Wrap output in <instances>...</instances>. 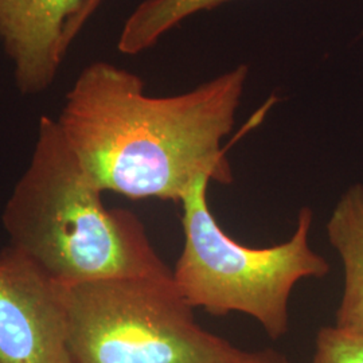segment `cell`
Listing matches in <instances>:
<instances>
[{
    "instance_id": "6da1fadb",
    "label": "cell",
    "mask_w": 363,
    "mask_h": 363,
    "mask_svg": "<svg viewBox=\"0 0 363 363\" xmlns=\"http://www.w3.org/2000/svg\"><path fill=\"white\" fill-rule=\"evenodd\" d=\"M247 79V66H237L193 91L152 97L135 73L97 61L79 73L57 123L103 193L181 203L201 178L233 183L222 143Z\"/></svg>"
},
{
    "instance_id": "7a4b0ae2",
    "label": "cell",
    "mask_w": 363,
    "mask_h": 363,
    "mask_svg": "<svg viewBox=\"0 0 363 363\" xmlns=\"http://www.w3.org/2000/svg\"><path fill=\"white\" fill-rule=\"evenodd\" d=\"M101 195L57 120L40 117L31 160L3 211L10 245L64 286L172 277L139 218L105 208Z\"/></svg>"
},
{
    "instance_id": "3957f363",
    "label": "cell",
    "mask_w": 363,
    "mask_h": 363,
    "mask_svg": "<svg viewBox=\"0 0 363 363\" xmlns=\"http://www.w3.org/2000/svg\"><path fill=\"white\" fill-rule=\"evenodd\" d=\"M208 178L183 196V247L172 269L182 296L213 316L244 313L277 340L289 328V298L304 279L330 273L328 261L310 245L313 211L303 206L296 229L281 244L242 245L225 233L208 206Z\"/></svg>"
},
{
    "instance_id": "277c9868",
    "label": "cell",
    "mask_w": 363,
    "mask_h": 363,
    "mask_svg": "<svg viewBox=\"0 0 363 363\" xmlns=\"http://www.w3.org/2000/svg\"><path fill=\"white\" fill-rule=\"evenodd\" d=\"M73 363H294L205 330L172 277L64 286Z\"/></svg>"
},
{
    "instance_id": "5b68a950",
    "label": "cell",
    "mask_w": 363,
    "mask_h": 363,
    "mask_svg": "<svg viewBox=\"0 0 363 363\" xmlns=\"http://www.w3.org/2000/svg\"><path fill=\"white\" fill-rule=\"evenodd\" d=\"M0 363H73L64 286L11 245L0 252Z\"/></svg>"
},
{
    "instance_id": "8992f818",
    "label": "cell",
    "mask_w": 363,
    "mask_h": 363,
    "mask_svg": "<svg viewBox=\"0 0 363 363\" xmlns=\"http://www.w3.org/2000/svg\"><path fill=\"white\" fill-rule=\"evenodd\" d=\"M84 0H0V39L13 60L19 91L48 89L64 58L67 22Z\"/></svg>"
},
{
    "instance_id": "52a82bcc",
    "label": "cell",
    "mask_w": 363,
    "mask_h": 363,
    "mask_svg": "<svg viewBox=\"0 0 363 363\" xmlns=\"http://www.w3.org/2000/svg\"><path fill=\"white\" fill-rule=\"evenodd\" d=\"M325 232L343 267V291L334 325L363 337V184H352L337 199Z\"/></svg>"
},
{
    "instance_id": "ba28073f",
    "label": "cell",
    "mask_w": 363,
    "mask_h": 363,
    "mask_svg": "<svg viewBox=\"0 0 363 363\" xmlns=\"http://www.w3.org/2000/svg\"><path fill=\"white\" fill-rule=\"evenodd\" d=\"M228 1L232 0H144L125 21L117 49L128 55L144 52L182 21Z\"/></svg>"
},
{
    "instance_id": "9c48e42d",
    "label": "cell",
    "mask_w": 363,
    "mask_h": 363,
    "mask_svg": "<svg viewBox=\"0 0 363 363\" xmlns=\"http://www.w3.org/2000/svg\"><path fill=\"white\" fill-rule=\"evenodd\" d=\"M312 363H363V337L335 325L322 327L315 339Z\"/></svg>"
},
{
    "instance_id": "30bf717a",
    "label": "cell",
    "mask_w": 363,
    "mask_h": 363,
    "mask_svg": "<svg viewBox=\"0 0 363 363\" xmlns=\"http://www.w3.org/2000/svg\"><path fill=\"white\" fill-rule=\"evenodd\" d=\"M104 0H84L81 9L78 13L67 22L64 30V38H62V50L66 52L72 42L77 37L78 33L85 26V23L89 21L93 13L99 10Z\"/></svg>"
}]
</instances>
